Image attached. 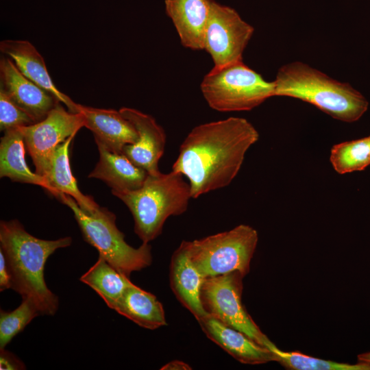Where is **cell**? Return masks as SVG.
Instances as JSON below:
<instances>
[{
    "label": "cell",
    "instance_id": "obj_1",
    "mask_svg": "<svg viewBox=\"0 0 370 370\" xmlns=\"http://www.w3.org/2000/svg\"><path fill=\"white\" fill-rule=\"evenodd\" d=\"M259 133L246 119L229 117L198 125L180 146L172 171L186 177L192 198L228 186Z\"/></svg>",
    "mask_w": 370,
    "mask_h": 370
},
{
    "label": "cell",
    "instance_id": "obj_2",
    "mask_svg": "<svg viewBox=\"0 0 370 370\" xmlns=\"http://www.w3.org/2000/svg\"><path fill=\"white\" fill-rule=\"evenodd\" d=\"M70 236L44 240L28 233L16 219L0 223V250L11 275V288L22 299H30L41 315H53L58 297L47 286L44 278L48 258L57 249L69 247Z\"/></svg>",
    "mask_w": 370,
    "mask_h": 370
},
{
    "label": "cell",
    "instance_id": "obj_3",
    "mask_svg": "<svg viewBox=\"0 0 370 370\" xmlns=\"http://www.w3.org/2000/svg\"><path fill=\"white\" fill-rule=\"evenodd\" d=\"M273 82L274 97H293L309 103L343 122L358 121L368 109L367 99L349 84L336 80L301 62L281 66Z\"/></svg>",
    "mask_w": 370,
    "mask_h": 370
},
{
    "label": "cell",
    "instance_id": "obj_4",
    "mask_svg": "<svg viewBox=\"0 0 370 370\" xmlns=\"http://www.w3.org/2000/svg\"><path fill=\"white\" fill-rule=\"evenodd\" d=\"M112 193L131 212L134 232L145 243L161 234L169 217L184 213L192 198L188 182L182 174L173 171L148 173L139 188Z\"/></svg>",
    "mask_w": 370,
    "mask_h": 370
},
{
    "label": "cell",
    "instance_id": "obj_5",
    "mask_svg": "<svg viewBox=\"0 0 370 370\" xmlns=\"http://www.w3.org/2000/svg\"><path fill=\"white\" fill-rule=\"evenodd\" d=\"M58 199L72 210L84 241L118 271L130 277L132 272L151 264V245L143 243L134 248L127 244L124 234L116 225L114 213L99 207L94 213L88 214L72 197L60 193Z\"/></svg>",
    "mask_w": 370,
    "mask_h": 370
},
{
    "label": "cell",
    "instance_id": "obj_6",
    "mask_svg": "<svg viewBox=\"0 0 370 370\" xmlns=\"http://www.w3.org/2000/svg\"><path fill=\"white\" fill-rule=\"evenodd\" d=\"M258 241L256 230L241 224L228 231L183 243L192 263L206 278L234 271L245 276Z\"/></svg>",
    "mask_w": 370,
    "mask_h": 370
},
{
    "label": "cell",
    "instance_id": "obj_7",
    "mask_svg": "<svg viewBox=\"0 0 370 370\" xmlns=\"http://www.w3.org/2000/svg\"><path fill=\"white\" fill-rule=\"evenodd\" d=\"M201 92L213 110L227 112L247 111L274 97L273 82L242 61L213 67L203 78Z\"/></svg>",
    "mask_w": 370,
    "mask_h": 370
},
{
    "label": "cell",
    "instance_id": "obj_8",
    "mask_svg": "<svg viewBox=\"0 0 370 370\" xmlns=\"http://www.w3.org/2000/svg\"><path fill=\"white\" fill-rule=\"evenodd\" d=\"M238 271L204 278L201 299L208 314L265 347L270 341L242 304L243 279Z\"/></svg>",
    "mask_w": 370,
    "mask_h": 370
},
{
    "label": "cell",
    "instance_id": "obj_9",
    "mask_svg": "<svg viewBox=\"0 0 370 370\" xmlns=\"http://www.w3.org/2000/svg\"><path fill=\"white\" fill-rule=\"evenodd\" d=\"M254 32V27L234 9L212 0L204 49L210 56L213 67L242 61L243 51Z\"/></svg>",
    "mask_w": 370,
    "mask_h": 370
},
{
    "label": "cell",
    "instance_id": "obj_10",
    "mask_svg": "<svg viewBox=\"0 0 370 370\" xmlns=\"http://www.w3.org/2000/svg\"><path fill=\"white\" fill-rule=\"evenodd\" d=\"M84 125L82 113L66 110L58 101L44 119L20 127L36 173L44 177L56 149Z\"/></svg>",
    "mask_w": 370,
    "mask_h": 370
},
{
    "label": "cell",
    "instance_id": "obj_11",
    "mask_svg": "<svg viewBox=\"0 0 370 370\" xmlns=\"http://www.w3.org/2000/svg\"><path fill=\"white\" fill-rule=\"evenodd\" d=\"M119 111L136 128V143L125 145L122 153L148 173L159 172L158 162L164 152L166 136L164 129L149 114L136 109L123 107Z\"/></svg>",
    "mask_w": 370,
    "mask_h": 370
},
{
    "label": "cell",
    "instance_id": "obj_12",
    "mask_svg": "<svg viewBox=\"0 0 370 370\" xmlns=\"http://www.w3.org/2000/svg\"><path fill=\"white\" fill-rule=\"evenodd\" d=\"M0 88L36 123L44 119L59 101L26 77L6 56L0 59Z\"/></svg>",
    "mask_w": 370,
    "mask_h": 370
},
{
    "label": "cell",
    "instance_id": "obj_13",
    "mask_svg": "<svg viewBox=\"0 0 370 370\" xmlns=\"http://www.w3.org/2000/svg\"><path fill=\"white\" fill-rule=\"evenodd\" d=\"M0 51L13 61L26 77L64 104L68 110L79 112L78 103L56 87L42 56L30 42L24 40H3L0 42Z\"/></svg>",
    "mask_w": 370,
    "mask_h": 370
},
{
    "label": "cell",
    "instance_id": "obj_14",
    "mask_svg": "<svg viewBox=\"0 0 370 370\" xmlns=\"http://www.w3.org/2000/svg\"><path fill=\"white\" fill-rule=\"evenodd\" d=\"M206 336L238 362L261 365L276 362L275 355L243 332L227 326L207 314L197 321Z\"/></svg>",
    "mask_w": 370,
    "mask_h": 370
},
{
    "label": "cell",
    "instance_id": "obj_15",
    "mask_svg": "<svg viewBox=\"0 0 370 370\" xmlns=\"http://www.w3.org/2000/svg\"><path fill=\"white\" fill-rule=\"evenodd\" d=\"M79 112L85 119V125L90 130L95 141L104 145L109 150L122 153L123 147L136 142L138 132L119 110L93 108L78 103Z\"/></svg>",
    "mask_w": 370,
    "mask_h": 370
},
{
    "label": "cell",
    "instance_id": "obj_16",
    "mask_svg": "<svg viewBox=\"0 0 370 370\" xmlns=\"http://www.w3.org/2000/svg\"><path fill=\"white\" fill-rule=\"evenodd\" d=\"M212 0H165L182 45L192 50L204 49V33Z\"/></svg>",
    "mask_w": 370,
    "mask_h": 370
},
{
    "label": "cell",
    "instance_id": "obj_17",
    "mask_svg": "<svg viewBox=\"0 0 370 370\" xmlns=\"http://www.w3.org/2000/svg\"><path fill=\"white\" fill-rule=\"evenodd\" d=\"M169 278L171 289L183 306L197 321L206 316L201 299L204 278L192 263L183 241L171 257Z\"/></svg>",
    "mask_w": 370,
    "mask_h": 370
},
{
    "label": "cell",
    "instance_id": "obj_18",
    "mask_svg": "<svg viewBox=\"0 0 370 370\" xmlns=\"http://www.w3.org/2000/svg\"><path fill=\"white\" fill-rule=\"evenodd\" d=\"M95 143L99 160L88 177L103 181L112 191H132L143 184L147 171L135 165L122 153L112 151L99 141Z\"/></svg>",
    "mask_w": 370,
    "mask_h": 370
},
{
    "label": "cell",
    "instance_id": "obj_19",
    "mask_svg": "<svg viewBox=\"0 0 370 370\" xmlns=\"http://www.w3.org/2000/svg\"><path fill=\"white\" fill-rule=\"evenodd\" d=\"M75 134L69 137L56 149L44 175L50 186V193L58 198L60 193L72 197L85 213L90 214L100 207L93 199L83 194L71 172L69 146Z\"/></svg>",
    "mask_w": 370,
    "mask_h": 370
},
{
    "label": "cell",
    "instance_id": "obj_20",
    "mask_svg": "<svg viewBox=\"0 0 370 370\" xmlns=\"http://www.w3.org/2000/svg\"><path fill=\"white\" fill-rule=\"evenodd\" d=\"M25 153L24 138L19 127L4 132L0 142V177L38 185L49 193L50 186L46 179L28 167Z\"/></svg>",
    "mask_w": 370,
    "mask_h": 370
},
{
    "label": "cell",
    "instance_id": "obj_21",
    "mask_svg": "<svg viewBox=\"0 0 370 370\" xmlns=\"http://www.w3.org/2000/svg\"><path fill=\"white\" fill-rule=\"evenodd\" d=\"M114 310L148 330L167 325L163 306L157 297L133 283L126 289Z\"/></svg>",
    "mask_w": 370,
    "mask_h": 370
},
{
    "label": "cell",
    "instance_id": "obj_22",
    "mask_svg": "<svg viewBox=\"0 0 370 370\" xmlns=\"http://www.w3.org/2000/svg\"><path fill=\"white\" fill-rule=\"evenodd\" d=\"M79 280L93 289L112 310L132 283L128 276L100 256Z\"/></svg>",
    "mask_w": 370,
    "mask_h": 370
},
{
    "label": "cell",
    "instance_id": "obj_23",
    "mask_svg": "<svg viewBox=\"0 0 370 370\" xmlns=\"http://www.w3.org/2000/svg\"><path fill=\"white\" fill-rule=\"evenodd\" d=\"M330 160L339 174L364 170L370 165L369 136L334 145Z\"/></svg>",
    "mask_w": 370,
    "mask_h": 370
},
{
    "label": "cell",
    "instance_id": "obj_24",
    "mask_svg": "<svg viewBox=\"0 0 370 370\" xmlns=\"http://www.w3.org/2000/svg\"><path fill=\"white\" fill-rule=\"evenodd\" d=\"M276 356V362L291 370H370V365L338 362L305 355L297 352H286L269 341L265 345Z\"/></svg>",
    "mask_w": 370,
    "mask_h": 370
},
{
    "label": "cell",
    "instance_id": "obj_25",
    "mask_svg": "<svg viewBox=\"0 0 370 370\" xmlns=\"http://www.w3.org/2000/svg\"><path fill=\"white\" fill-rule=\"evenodd\" d=\"M40 315L36 305L29 299H23L14 310L0 312V349H4L12 338L36 317Z\"/></svg>",
    "mask_w": 370,
    "mask_h": 370
},
{
    "label": "cell",
    "instance_id": "obj_26",
    "mask_svg": "<svg viewBox=\"0 0 370 370\" xmlns=\"http://www.w3.org/2000/svg\"><path fill=\"white\" fill-rule=\"evenodd\" d=\"M36 123L25 111L21 109L0 88V130H8L27 126Z\"/></svg>",
    "mask_w": 370,
    "mask_h": 370
},
{
    "label": "cell",
    "instance_id": "obj_27",
    "mask_svg": "<svg viewBox=\"0 0 370 370\" xmlns=\"http://www.w3.org/2000/svg\"><path fill=\"white\" fill-rule=\"evenodd\" d=\"M25 364L14 354L4 349H0V369L1 370H21L25 369Z\"/></svg>",
    "mask_w": 370,
    "mask_h": 370
},
{
    "label": "cell",
    "instance_id": "obj_28",
    "mask_svg": "<svg viewBox=\"0 0 370 370\" xmlns=\"http://www.w3.org/2000/svg\"><path fill=\"white\" fill-rule=\"evenodd\" d=\"M11 275L6 264L5 256L0 250V291L11 288Z\"/></svg>",
    "mask_w": 370,
    "mask_h": 370
},
{
    "label": "cell",
    "instance_id": "obj_29",
    "mask_svg": "<svg viewBox=\"0 0 370 370\" xmlns=\"http://www.w3.org/2000/svg\"><path fill=\"white\" fill-rule=\"evenodd\" d=\"M161 370H189L192 369L190 365L180 360L169 362L160 368Z\"/></svg>",
    "mask_w": 370,
    "mask_h": 370
},
{
    "label": "cell",
    "instance_id": "obj_30",
    "mask_svg": "<svg viewBox=\"0 0 370 370\" xmlns=\"http://www.w3.org/2000/svg\"><path fill=\"white\" fill-rule=\"evenodd\" d=\"M358 361L370 365V352L359 354Z\"/></svg>",
    "mask_w": 370,
    "mask_h": 370
},
{
    "label": "cell",
    "instance_id": "obj_31",
    "mask_svg": "<svg viewBox=\"0 0 370 370\" xmlns=\"http://www.w3.org/2000/svg\"><path fill=\"white\" fill-rule=\"evenodd\" d=\"M369 138H370V136H369Z\"/></svg>",
    "mask_w": 370,
    "mask_h": 370
}]
</instances>
